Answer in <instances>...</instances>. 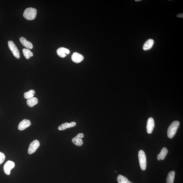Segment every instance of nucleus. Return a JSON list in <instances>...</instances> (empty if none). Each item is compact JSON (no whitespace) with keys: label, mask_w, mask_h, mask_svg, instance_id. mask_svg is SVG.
<instances>
[{"label":"nucleus","mask_w":183,"mask_h":183,"mask_svg":"<svg viewBox=\"0 0 183 183\" xmlns=\"http://www.w3.org/2000/svg\"><path fill=\"white\" fill-rule=\"evenodd\" d=\"M177 17L179 18H183V13H180L178 14H177Z\"/></svg>","instance_id":"nucleus-22"},{"label":"nucleus","mask_w":183,"mask_h":183,"mask_svg":"<svg viewBox=\"0 0 183 183\" xmlns=\"http://www.w3.org/2000/svg\"><path fill=\"white\" fill-rule=\"evenodd\" d=\"M35 91L33 90H30L29 91L25 93L24 94V97L26 99H29L30 98L33 97L35 95Z\"/></svg>","instance_id":"nucleus-20"},{"label":"nucleus","mask_w":183,"mask_h":183,"mask_svg":"<svg viewBox=\"0 0 183 183\" xmlns=\"http://www.w3.org/2000/svg\"><path fill=\"white\" fill-rule=\"evenodd\" d=\"M38 103V99L37 98L33 97L27 100V103L29 106L30 107H33L35 105H37Z\"/></svg>","instance_id":"nucleus-16"},{"label":"nucleus","mask_w":183,"mask_h":183,"mask_svg":"<svg viewBox=\"0 0 183 183\" xmlns=\"http://www.w3.org/2000/svg\"><path fill=\"white\" fill-rule=\"evenodd\" d=\"M84 135L82 133H79L77 136L73 138L72 139V142L75 145L78 146H82L83 145V141L82 138H83Z\"/></svg>","instance_id":"nucleus-7"},{"label":"nucleus","mask_w":183,"mask_h":183,"mask_svg":"<svg viewBox=\"0 0 183 183\" xmlns=\"http://www.w3.org/2000/svg\"><path fill=\"white\" fill-rule=\"evenodd\" d=\"M154 127H155V123H154L153 118L152 117L149 118L147 121V133L148 134L152 133Z\"/></svg>","instance_id":"nucleus-8"},{"label":"nucleus","mask_w":183,"mask_h":183,"mask_svg":"<svg viewBox=\"0 0 183 183\" xmlns=\"http://www.w3.org/2000/svg\"><path fill=\"white\" fill-rule=\"evenodd\" d=\"M23 52L25 58L27 60H29L30 57L33 56V53L29 49H24L23 50Z\"/></svg>","instance_id":"nucleus-19"},{"label":"nucleus","mask_w":183,"mask_h":183,"mask_svg":"<svg viewBox=\"0 0 183 183\" xmlns=\"http://www.w3.org/2000/svg\"><path fill=\"white\" fill-rule=\"evenodd\" d=\"M20 42L25 47L29 49H33V46L31 42L27 40L25 37H21L19 38Z\"/></svg>","instance_id":"nucleus-13"},{"label":"nucleus","mask_w":183,"mask_h":183,"mask_svg":"<svg viewBox=\"0 0 183 183\" xmlns=\"http://www.w3.org/2000/svg\"><path fill=\"white\" fill-rule=\"evenodd\" d=\"M180 123L178 121H174L168 127L167 131L168 137L169 139H172L176 133L178 129V128Z\"/></svg>","instance_id":"nucleus-2"},{"label":"nucleus","mask_w":183,"mask_h":183,"mask_svg":"<svg viewBox=\"0 0 183 183\" xmlns=\"http://www.w3.org/2000/svg\"><path fill=\"white\" fill-rule=\"evenodd\" d=\"M40 146V143L37 140H34L30 143L28 150V153L32 154L35 152Z\"/></svg>","instance_id":"nucleus-5"},{"label":"nucleus","mask_w":183,"mask_h":183,"mask_svg":"<svg viewBox=\"0 0 183 183\" xmlns=\"http://www.w3.org/2000/svg\"><path fill=\"white\" fill-rule=\"evenodd\" d=\"M37 14L36 9L30 7L25 10L23 16L27 20L32 21L35 19Z\"/></svg>","instance_id":"nucleus-1"},{"label":"nucleus","mask_w":183,"mask_h":183,"mask_svg":"<svg viewBox=\"0 0 183 183\" xmlns=\"http://www.w3.org/2000/svg\"><path fill=\"white\" fill-rule=\"evenodd\" d=\"M31 125V122L29 120L25 119L23 120L19 123L18 129L19 130L22 131L28 128Z\"/></svg>","instance_id":"nucleus-9"},{"label":"nucleus","mask_w":183,"mask_h":183,"mask_svg":"<svg viewBox=\"0 0 183 183\" xmlns=\"http://www.w3.org/2000/svg\"><path fill=\"white\" fill-rule=\"evenodd\" d=\"M118 183H133L129 181L127 178L121 175H119L117 177Z\"/></svg>","instance_id":"nucleus-18"},{"label":"nucleus","mask_w":183,"mask_h":183,"mask_svg":"<svg viewBox=\"0 0 183 183\" xmlns=\"http://www.w3.org/2000/svg\"><path fill=\"white\" fill-rule=\"evenodd\" d=\"M168 152V150L166 147H164L162 149L160 153L157 155V158L158 160H164Z\"/></svg>","instance_id":"nucleus-15"},{"label":"nucleus","mask_w":183,"mask_h":183,"mask_svg":"<svg viewBox=\"0 0 183 183\" xmlns=\"http://www.w3.org/2000/svg\"><path fill=\"white\" fill-rule=\"evenodd\" d=\"M70 52V50L69 49L64 47L59 48L57 50V55L62 58L65 57L66 55L69 54Z\"/></svg>","instance_id":"nucleus-11"},{"label":"nucleus","mask_w":183,"mask_h":183,"mask_svg":"<svg viewBox=\"0 0 183 183\" xmlns=\"http://www.w3.org/2000/svg\"><path fill=\"white\" fill-rule=\"evenodd\" d=\"M15 164L13 161L9 160L7 161L3 166V170L6 174L9 175L11 170L15 166Z\"/></svg>","instance_id":"nucleus-6"},{"label":"nucleus","mask_w":183,"mask_h":183,"mask_svg":"<svg viewBox=\"0 0 183 183\" xmlns=\"http://www.w3.org/2000/svg\"><path fill=\"white\" fill-rule=\"evenodd\" d=\"M141 0H135V1L136 2L141 1Z\"/></svg>","instance_id":"nucleus-23"},{"label":"nucleus","mask_w":183,"mask_h":183,"mask_svg":"<svg viewBox=\"0 0 183 183\" xmlns=\"http://www.w3.org/2000/svg\"><path fill=\"white\" fill-rule=\"evenodd\" d=\"M8 45L9 48L13 54L14 56L18 59L20 58L19 52L18 49L14 43L11 40H9L8 42Z\"/></svg>","instance_id":"nucleus-4"},{"label":"nucleus","mask_w":183,"mask_h":183,"mask_svg":"<svg viewBox=\"0 0 183 183\" xmlns=\"http://www.w3.org/2000/svg\"><path fill=\"white\" fill-rule=\"evenodd\" d=\"M5 159V155L4 153L0 152V164H2Z\"/></svg>","instance_id":"nucleus-21"},{"label":"nucleus","mask_w":183,"mask_h":183,"mask_svg":"<svg viewBox=\"0 0 183 183\" xmlns=\"http://www.w3.org/2000/svg\"><path fill=\"white\" fill-rule=\"evenodd\" d=\"M154 42L153 39H149L147 40L143 44V49L146 51L151 49L154 44Z\"/></svg>","instance_id":"nucleus-14"},{"label":"nucleus","mask_w":183,"mask_h":183,"mask_svg":"<svg viewBox=\"0 0 183 183\" xmlns=\"http://www.w3.org/2000/svg\"><path fill=\"white\" fill-rule=\"evenodd\" d=\"M139 158L141 169L145 171L147 168V158L146 154L142 150H140L139 152Z\"/></svg>","instance_id":"nucleus-3"},{"label":"nucleus","mask_w":183,"mask_h":183,"mask_svg":"<svg viewBox=\"0 0 183 183\" xmlns=\"http://www.w3.org/2000/svg\"><path fill=\"white\" fill-rule=\"evenodd\" d=\"M175 172L172 171L169 172L168 175L166 180V183H174V179Z\"/></svg>","instance_id":"nucleus-17"},{"label":"nucleus","mask_w":183,"mask_h":183,"mask_svg":"<svg viewBox=\"0 0 183 183\" xmlns=\"http://www.w3.org/2000/svg\"><path fill=\"white\" fill-rule=\"evenodd\" d=\"M76 123L74 121L71 122L70 123H64L58 127V129L60 131L65 130L66 129L74 127L76 126Z\"/></svg>","instance_id":"nucleus-12"},{"label":"nucleus","mask_w":183,"mask_h":183,"mask_svg":"<svg viewBox=\"0 0 183 183\" xmlns=\"http://www.w3.org/2000/svg\"><path fill=\"white\" fill-rule=\"evenodd\" d=\"M71 59L73 62L78 64L84 60V57L80 53L75 52L72 56Z\"/></svg>","instance_id":"nucleus-10"}]
</instances>
